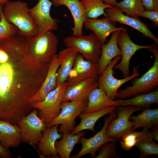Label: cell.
<instances>
[{"label":"cell","mask_w":158,"mask_h":158,"mask_svg":"<svg viewBox=\"0 0 158 158\" xmlns=\"http://www.w3.org/2000/svg\"><path fill=\"white\" fill-rule=\"evenodd\" d=\"M3 7H0V40L9 38L17 33V28L9 22L4 17L2 11Z\"/></svg>","instance_id":"cell-33"},{"label":"cell","mask_w":158,"mask_h":158,"mask_svg":"<svg viewBox=\"0 0 158 158\" xmlns=\"http://www.w3.org/2000/svg\"><path fill=\"white\" fill-rule=\"evenodd\" d=\"M158 45H151L149 49L155 57L152 66L143 75L138 78L134 79L131 86H128L118 92L116 98L123 99L134 97L137 95L147 93L158 89Z\"/></svg>","instance_id":"cell-4"},{"label":"cell","mask_w":158,"mask_h":158,"mask_svg":"<svg viewBox=\"0 0 158 158\" xmlns=\"http://www.w3.org/2000/svg\"><path fill=\"white\" fill-rule=\"evenodd\" d=\"M87 102L88 99L62 102L59 114L51 121L45 124L46 127L61 124L58 130L60 134L62 135L65 132H71L75 128L76 118L83 111Z\"/></svg>","instance_id":"cell-6"},{"label":"cell","mask_w":158,"mask_h":158,"mask_svg":"<svg viewBox=\"0 0 158 158\" xmlns=\"http://www.w3.org/2000/svg\"><path fill=\"white\" fill-rule=\"evenodd\" d=\"M97 151L99 154L96 158H109L114 157H118L116 149V141L106 142L101 145Z\"/></svg>","instance_id":"cell-34"},{"label":"cell","mask_w":158,"mask_h":158,"mask_svg":"<svg viewBox=\"0 0 158 158\" xmlns=\"http://www.w3.org/2000/svg\"><path fill=\"white\" fill-rule=\"evenodd\" d=\"M114 23L106 17L100 19L86 18L83 26L87 29L92 30L102 45L105 44L107 38L114 32L127 29L125 27H116Z\"/></svg>","instance_id":"cell-17"},{"label":"cell","mask_w":158,"mask_h":158,"mask_svg":"<svg viewBox=\"0 0 158 158\" xmlns=\"http://www.w3.org/2000/svg\"><path fill=\"white\" fill-rule=\"evenodd\" d=\"M135 146L140 152V158L158 154V144L153 140L151 131L149 135L139 141Z\"/></svg>","instance_id":"cell-32"},{"label":"cell","mask_w":158,"mask_h":158,"mask_svg":"<svg viewBox=\"0 0 158 158\" xmlns=\"http://www.w3.org/2000/svg\"><path fill=\"white\" fill-rule=\"evenodd\" d=\"M22 141L21 130L17 124L0 120V143L4 148L18 147Z\"/></svg>","instance_id":"cell-21"},{"label":"cell","mask_w":158,"mask_h":158,"mask_svg":"<svg viewBox=\"0 0 158 158\" xmlns=\"http://www.w3.org/2000/svg\"><path fill=\"white\" fill-rule=\"evenodd\" d=\"M142 111L136 116L131 115L129 119L134 123L133 128L135 130L142 128L143 130H149L158 125V108L152 109L150 107L143 109Z\"/></svg>","instance_id":"cell-26"},{"label":"cell","mask_w":158,"mask_h":158,"mask_svg":"<svg viewBox=\"0 0 158 158\" xmlns=\"http://www.w3.org/2000/svg\"><path fill=\"white\" fill-rule=\"evenodd\" d=\"M78 53L67 47L57 54L61 64L57 73V82L60 84L66 81Z\"/></svg>","instance_id":"cell-24"},{"label":"cell","mask_w":158,"mask_h":158,"mask_svg":"<svg viewBox=\"0 0 158 158\" xmlns=\"http://www.w3.org/2000/svg\"><path fill=\"white\" fill-rule=\"evenodd\" d=\"M121 58V56L115 57L100 75L98 80V87L103 90L109 98L113 100L116 97L118 90L121 86L128 81L139 76L140 75L137 68L133 66V73L131 75L122 79L115 78L113 76V68Z\"/></svg>","instance_id":"cell-9"},{"label":"cell","mask_w":158,"mask_h":158,"mask_svg":"<svg viewBox=\"0 0 158 158\" xmlns=\"http://www.w3.org/2000/svg\"><path fill=\"white\" fill-rule=\"evenodd\" d=\"M140 16L149 19L154 27L157 28L158 26V9L152 11L145 10L140 14Z\"/></svg>","instance_id":"cell-35"},{"label":"cell","mask_w":158,"mask_h":158,"mask_svg":"<svg viewBox=\"0 0 158 158\" xmlns=\"http://www.w3.org/2000/svg\"><path fill=\"white\" fill-rule=\"evenodd\" d=\"M145 10L152 11L158 9V0H141Z\"/></svg>","instance_id":"cell-36"},{"label":"cell","mask_w":158,"mask_h":158,"mask_svg":"<svg viewBox=\"0 0 158 158\" xmlns=\"http://www.w3.org/2000/svg\"><path fill=\"white\" fill-rule=\"evenodd\" d=\"M98 64L94 63L78 54L66 81L70 85L89 78L97 79L98 75Z\"/></svg>","instance_id":"cell-14"},{"label":"cell","mask_w":158,"mask_h":158,"mask_svg":"<svg viewBox=\"0 0 158 158\" xmlns=\"http://www.w3.org/2000/svg\"><path fill=\"white\" fill-rule=\"evenodd\" d=\"M68 85L66 82L58 84L55 89L47 94L43 101L31 103L34 109L39 110V117L43 120L45 124L59 114L63 94Z\"/></svg>","instance_id":"cell-7"},{"label":"cell","mask_w":158,"mask_h":158,"mask_svg":"<svg viewBox=\"0 0 158 158\" xmlns=\"http://www.w3.org/2000/svg\"><path fill=\"white\" fill-rule=\"evenodd\" d=\"M116 101L117 107L134 106L143 108L150 107L152 104L158 103V90L156 89L147 93L139 94L130 99H119Z\"/></svg>","instance_id":"cell-28"},{"label":"cell","mask_w":158,"mask_h":158,"mask_svg":"<svg viewBox=\"0 0 158 158\" xmlns=\"http://www.w3.org/2000/svg\"><path fill=\"white\" fill-rule=\"evenodd\" d=\"M63 42L67 47L80 53L86 59L98 64L102 44L93 33L87 35L68 36L64 38Z\"/></svg>","instance_id":"cell-5"},{"label":"cell","mask_w":158,"mask_h":158,"mask_svg":"<svg viewBox=\"0 0 158 158\" xmlns=\"http://www.w3.org/2000/svg\"><path fill=\"white\" fill-rule=\"evenodd\" d=\"M9 1L8 0H0V7H3Z\"/></svg>","instance_id":"cell-40"},{"label":"cell","mask_w":158,"mask_h":158,"mask_svg":"<svg viewBox=\"0 0 158 158\" xmlns=\"http://www.w3.org/2000/svg\"><path fill=\"white\" fill-rule=\"evenodd\" d=\"M29 10L27 3L21 1H9L2 9L6 19L17 28V34L25 38L39 33L36 24L29 13Z\"/></svg>","instance_id":"cell-3"},{"label":"cell","mask_w":158,"mask_h":158,"mask_svg":"<svg viewBox=\"0 0 158 158\" xmlns=\"http://www.w3.org/2000/svg\"><path fill=\"white\" fill-rule=\"evenodd\" d=\"M25 38L17 34L0 40V120L16 124L34 108L31 99L38 90L50 63L28 56Z\"/></svg>","instance_id":"cell-1"},{"label":"cell","mask_w":158,"mask_h":158,"mask_svg":"<svg viewBox=\"0 0 158 158\" xmlns=\"http://www.w3.org/2000/svg\"><path fill=\"white\" fill-rule=\"evenodd\" d=\"M117 107L115 112L117 117L111 120L107 126L106 134L114 140L120 139L126 133L134 130V123L129 120L130 116L135 112L142 110L143 108L134 106Z\"/></svg>","instance_id":"cell-8"},{"label":"cell","mask_w":158,"mask_h":158,"mask_svg":"<svg viewBox=\"0 0 158 158\" xmlns=\"http://www.w3.org/2000/svg\"><path fill=\"white\" fill-rule=\"evenodd\" d=\"M103 1L105 4L112 7L115 6L117 3L116 0H103Z\"/></svg>","instance_id":"cell-39"},{"label":"cell","mask_w":158,"mask_h":158,"mask_svg":"<svg viewBox=\"0 0 158 158\" xmlns=\"http://www.w3.org/2000/svg\"><path fill=\"white\" fill-rule=\"evenodd\" d=\"M84 10L87 18L97 19L106 16L105 10L112 7L105 4L103 0H79Z\"/></svg>","instance_id":"cell-29"},{"label":"cell","mask_w":158,"mask_h":158,"mask_svg":"<svg viewBox=\"0 0 158 158\" xmlns=\"http://www.w3.org/2000/svg\"><path fill=\"white\" fill-rule=\"evenodd\" d=\"M116 100L110 99L105 92L99 87L92 90L88 97L87 105L83 112L89 113L111 107H117Z\"/></svg>","instance_id":"cell-23"},{"label":"cell","mask_w":158,"mask_h":158,"mask_svg":"<svg viewBox=\"0 0 158 158\" xmlns=\"http://www.w3.org/2000/svg\"><path fill=\"white\" fill-rule=\"evenodd\" d=\"M58 42L57 36L52 31L39 33L36 36L25 38V52L34 62L50 63L56 54Z\"/></svg>","instance_id":"cell-2"},{"label":"cell","mask_w":158,"mask_h":158,"mask_svg":"<svg viewBox=\"0 0 158 158\" xmlns=\"http://www.w3.org/2000/svg\"><path fill=\"white\" fill-rule=\"evenodd\" d=\"M12 156V154L8 149L4 148L0 143V157L3 158H10Z\"/></svg>","instance_id":"cell-37"},{"label":"cell","mask_w":158,"mask_h":158,"mask_svg":"<svg viewBox=\"0 0 158 158\" xmlns=\"http://www.w3.org/2000/svg\"><path fill=\"white\" fill-rule=\"evenodd\" d=\"M1 19V17H0V20Z\"/></svg>","instance_id":"cell-41"},{"label":"cell","mask_w":158,"mask_h":158,"mask_svg":"<svg viewBox=\"0 0 158 158\" xmlns=\"http://www.w3.org/2000/svg\"><path fill=\"white\" fill-rule=\"evenodd\" d=\"M85 133L83 131L74 135L71 132L62 134V138L60 141L57 140L55 146L57 153L61 158H69L71 153L76 144L80 142V138Z\"/></svg>","instance_id":"cell-27"},{"label":"cell","mask_w":158,"mask_h":158,"mask_svg":"<svg viewBox=\"0 0 158 158\" xmlns=\"http://www.w3.org/2000/svg\"><path fill=\"white\" fill-rule=\"evenodd\" d=\"M56 125L46 127L42 131V137L38 143V151L41 155L47 158H59L55 147L56 141L61 138L62 135L58 133Z\"/></svg>","instance_id":"cell-20"},{"label":"cell","mask_w":158,"mask_h":158,"mask_svg":"<svg viewBox=\"0 0 158 158\" xmlns=\"http://www.w3.org/2000/svg\"><path fill=\"white\" fill-rule=\"evenodd\" d=\"M158 126L153 128L154 129L150 131L153 140L156 142H158Z\"/></svg>","instance_id":"cell-38"},{"label":"cell","mask_w":158,"mask_h":158,"mask_svg":"<svg viewBox=\"0 0 158 158\" xmlns=\"http://www.w3.org/2000/svg\"><path fill=\"white\" fill-rule=\"evenodd\" d=\"M117 43L121 52V60L120 62L116 64L114 68L118 69L121 72L124 78L129 75L130 61L132 56L139 50L149 49L151 45H141L133 42L127 32V29L120 31Z\"/></svg>","instance_id":"cell-11"},{"label":"cell","mask_w":158,"mask_h":158,"mask_svg":"<svg viewBox=\"0 0 158 158\" xmlns=\"http://www.w3.org/2000/svg\"><path fill=\"white\" fill-rule=\"evenodd\" d=\"M55 7L66 6L69 10L74 21V26L71 28L73 35H83V28L86 19L85 13L79 0H50Z\"/></svg>","instance_id":"cell-19"},{"label":"cell","mask_w":158,"mask_h":158,"mask_svg":"<svg viewBox=\"0 0 158 158\" xmlns=\"http://www.w3.org/2000/svg\"><path fill=\"white\" fill-rule=\"evenodd\" d=\"M115 6L126 15L137 18L145 10L141 0H123L117 2Z\"/></svg>","instance_id":"cell-30"},{"label":"cell","mask_w":158,"mask_h":158,"mask_svg":"<svg viewBox=\"0 0 158 158\" xmlns=\"http://www.w3.org/2000/svg\"><path fill=\"white\" fill-rule=\"evenodd\" d=\"M116 116L115 111L110 113L107 117L105 118L104 125L101 129L92 137L87 138L83 136H82L80 140L82 145V148L72 158H79L87 154H90L91 157H95L96 152L101 145L106 142L115 141L108 137L106 131L108 124Z\"/></svg>","instance_id":"cell-13"},{"label":"cell","mask_w":158,"mask_h":158,"mask_svg":"<svg viewBox=\"0 0 158 158\" xmlns=\"http://www.w3.org/2000/svg\"><path fill=\"white\" fill-rule=\"evenodd\" d=\"M61 62L56 54L53 58L45 78L38 90L31 99L30 102H40L43 101L47 94L58 85L57 73Z\"/></svg>","instance_id":"cell-18"},{"label":"cell","mask_w":158,"mask_h":158,"mask_svg":"<svg viewBox=\"0 0 158 158\" xmlns=\"http://www.w3.org/2000/svg\"><path fill=\"white\" fill-rule=\"evenodd\" d=\"M35 109L17 123L20 128L22 141L29 142L31 145L38 144L46 128L43 120L37 115Z\"/></svg>","instance_id":"cell-10"},{"label":"cell","mask_w":158,"mask_h":158,"mask_svg":"<svg viewBox=\"0 0 158 158\" xmlns=\"http://www.w3.org/2000/svg\"><path fill=\"white\" fill-rule=\"evenodd\" d=\"M120 30L112 33L108 43L101 45V54L98 63V75H101L110 62L116 57L121 56V52L117 43Z\"/></svg>","instance_id":"cell-22"},{"label":"cell","mask_w":158,"mask_h":158,"mask_svg":"<svg viewBox=\"0 0 158 158\" xmlns=\"http://www.w3.org/2000/svg\"><path fill=\"white\" fill-rule=\"evenodd\" d=\"M116 107H111L101 110L89 113L82 112L79 115L81 118L80 123L71 132L75 135L85 130L95 132L94 126L97 121L104 116L115 111Z\"/></svg>","instance_id":"cell-25"},{"label":"cell","mask_w":158,"mask_h":158,"mask_svg":"<svg viewBox=\"0 0 158 158\" xmlns=\"http://www.w3.org/2000/svg\"><path fill=\"white\" fill-rule=\"evenodd\" d=\"M106 16L114 23L128 25L137 30L145 37L152 40L158 45V38L152 32L147 26L139 18H135L124 14L123 12L116 6L106 8Z\"/></svg>","instance_id":"cell-15"},{"label":"cell","mask_w":158,"mask_h":158,"mask_svg":"<svg viewBox=\"0 0 158 158\" xmlns=\"http://www.w3.org/2000/svg\"><path fill=\"white\" fill-rule=\"evenodd\" d=\"M150 133L149 130H143L137 132L134 130L128 132L123 135L121 138V147L126 151H129L140 140Z\"/></svg>","instance_id":"cell-31"},{"label":"cell","mask_w":158,"mask_h":158,"mask_svg":"<svg viewBox=\"0 0 158 158\" xmlns=\"http://www.w3.org/2000/svg\"><path fill=\"white\" fill-rule=\"evenodd\" d=\"M98 87L97 79L92 78L68 85L64 92L62 102H74L88 99L91 91Z\"/></svg>","instance_id":"cell-16"},{"label":"cell","mask_w":158,"mask_h":158,"mask_svg":"<svg viewBox=\"0 0 158 158\" xmlns=\"http://www.w3.org/2000/svg\"><path fill=\"white\" fill-rule=\"evenodd\" d=\"M52 2L49 0H39L37 4L29 8V13L36 24L39 33L58 30V19L52 18L50 11Z\"/></svg>","instance_id":"cell-12"}]
</instances>
